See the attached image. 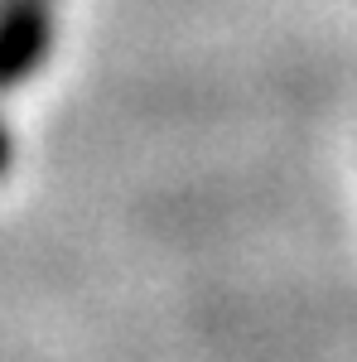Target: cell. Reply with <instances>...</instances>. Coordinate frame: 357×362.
<instances>
[{
  "label": "cell",
  "mask_w": 357,
  "mask_h": 362,
  "mask_svg": "<svg viewBox=\"0 0 357 362\" xmlns=\"http://www.w3.org/2000/svg\"><path fill=\"white\" fill-rule=\"evenodd\" d=\"M0 155H5V140H0Z\"/></svg>",
  "instance_id": "1"
}]
</instances>
